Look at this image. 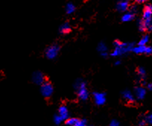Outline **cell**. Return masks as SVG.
I'll use <instances>...</instances> for the list:
<instances>
[{
  "instance_id": "6da1fadb",
  "label": "cell",
  "mask_w": 152,
  "mask_h": 126,
  "mask_svg": "<svg viewBox=\"0 0 152 126\" xmlns=\"http://www.w3.org/2000/svg\"><path fill=\"white\" fill-rule=\"evenodd\" d=\"M113 45L114 49L110 53V55L113 57H119L132 52L134 47V43H122L119 40L114 41Z\"/></svg>"
},
{
  "instance_id": "7a4b0ae2",
  "label": "cell",
  "mask_w": 152,
  "mask_h": 126,
  "mask_svg": "<svg viewBox=\"0 0 152 126\" xmlns=\"http://www.w3.org/2000/svg\"><path fill=\"white\" fill-rule=\"evenodd\" d=\"M75 87L76 90H77V93H78V96L81 100L86 101L89 98V92L87 89V85L86 83L82 80H78L75 82Z\"/></svg>"
},
{
  "instance_id": "3957f363",
  "label": "cell",
  "mask_w": 152,
  "mask_h": 126,
  "mask_svg": "<svg viewBox=\"0 0 152 126\" xmlns=\"http://www.w3.org/2000/svg\"><path fill=\"white\" fill-rule=\"evenodd\" d=\"M60 52V46L58 44H53L48 46L45 51V55L49 60H54L58 57Z\"/></svg>"
},
{
  "instance_id": "277c9868",
  "label": "cell",
  "mask_w": 152,
  "mask_h": 126,
  "mask_svg": "<svg viewBox=\"0 0 152 126\" xmlns=\"http://www.w3.org/2000/svg\"><path fill=\"white\" fill-rule=\"evenodd\" d=\"M53 86L50 82L47 81L40 85V93L43 97L49 98L53 93Z\"/></svg>"
},
{
  "instance_id": "5b68a950",
  "label": "cell",
  "mask_w": 152,
  "mask_h": 126,
  "mask_svg": "<svg viewBox=\"0 0 152 126\" xmlns=\"http://www.w3.org/2000/svg\"><path fill=\"white\" fill-rule=\"evenodd\" d=\"M133 52L137 55H151L152 54V46H140L137 45V46H134L133 49Z\"/></svg>"
},
{
  "instance_id": "8992f818",
  "label": "cell",
  "mask_w": 152,
  "mask_h": 126,
  "mask_svg": "<svg viewBox=\"0 0 152 126\" xmlns=\"http://www.w3.org/2000/svg\"><path fill=\"white\" fill-rule=\"evenodd\" d=\"M32 81L37 85H41L45 81H46V76L40 71H35L32 74Z\"/></svg>"
},
{
  "instance_id": "52a82bcc",
  "label": "cell",
  "mask_w": 152,
  "mask_h": 126,
  "mask_svg": "<svg viewBox=\"0 0 152 126\" xmlns=\"http://www.w3.org/2000/svg\"><path fill=\"white\" fill-rule=\"evenodd\" d=\"M130 1L129 0H119L116 3V8L119 13H125L130 8Z\"/></svg>"
},
{
  "instance_id": "ba28073f",
  "label": "cell",
  "mask_w": 152,
  "mask_h": 126,
  "mask_svg": "<svg viewBox=\"0 0 152 126\" xmlns=\"http://www.w3.org/2000/svg\"><path fill=\"white\" fill-rule=\"evenodd\" d=\"M93 99L95 103L97 105H103L106 102V95L103 93L96 92L93 93Z\"/></svg>"
},
{
  "instance_id": "9c48e42d",
  "label": "cell",
  "mask_w": 152,
  "mask_h": 126,
  "mask_svg": "<svg viewBox=\"0 0 152 126\" xmlns=\"http://www.w3.org/2000/svg\"><path fill=\"white\" fill-rule=\"evenodd\" d=\"M122 98L128 103H134L135 102V98H134V94L130 90H124L122 92Z\"/></svg>"
},
{
  "instance_id": "30bf717a",
  "label": "cell",
  "mask_w": 152,
  "mask_h": 126,
  "mask_svg": "<svg viewBox=\"0 0 152 126\" xmlns=\"http://www.w3.org/2000/svg\"><path fill=\"white\" fill-rule=\"evenodd\" d=\"M134 93H135L136 98L139 100H141V99H144V97L145 96L146 90L142 87H137L134 89Z\"/></svg>"
},
{
  "instance_id": "8fae6325",
  "label": "cell",
  "mask_w": 152,
  "mask_h": 126,
  "mask_svg": "<svg viewBox=\"0 0 152 126\" xmlns=\"http://www.w3.org/2000/svg\"><path fill=\"white\" fill-rule=\"evenodd\" d=\"M135 16L136 14L133 13L132 11H127V12L124 13L123 15L122 16L121 20H122L123 23H128V22H131L132 21V20H134V18H135Z\"/></svg>"
},
{
  "instance_id": "7c38bea8",
  "label": "cell",
  "mask_w": 152,
  "mask_h": 126,
  "mask_svg": "<svg viewBox=\"0 0 152 126\" xmlns=\"http://www.w3.org/2000/svg\"><path fill=\"white\" fill-rule=\"evenodd\" d=\"M97 50L99 52L101 56L104 57V58H106L108 55L107 46V45L105 44L104 43H103V42H101V43H99L97 47Z\"/></svg>"
},
{
  "instance_id": "4fadbf2b",
  "label": "cell",
  "mask_w": 152,
  "mask_h": 126,
  "mask_svg": "<svg viewBox=\"0 0 152 126\" xmlns=\"http://www.w3.org/2000/svg\"><path fill=\"white\" fill-rule=\"evenodd\" d=\"M58 114L61 116L64 120H66L69 118L68 108L66 105H61L58 108Z\"/></svg>"
},
{
  "instance_id": "5bb4252c",
  "label": "cell",
  "mask_w": 152,
  "mask_h": 126,
  "mask_svg": "<svg viewBox=\"0 0 152 126\" xmlns=\"http://www.w3.org/2000/svg\"><path fill=\"white\" fill-rule=\"evenodd\" d=\"M143 20H150L152 19V8L151 5H146L143 9L142 12Z\"/></svg>"
},
{
  "instance_id": "9a60e30c",
  "label": "cell",
  "mask_w": 152,
  "mask_h": 126,
  "mask_svg": "<svg viewBox=\"0 0 152 126\" xmlns=\"http://www.w3.org/2000/svg\"><path fill=\"white\" fill-rule=\"evenodd\" d=\"M71 32V26L68 22L64 23L59 27V32L61 34H66Z\"/></svg>"
},
{
  "instance_id": "2e32d148",
  "label": "cell",
  "mask_w": 152,
  "mask_h": 126,
  "mask_svg": "<svg viewBox=\"0 0 152 126\" xmlns=\"http://www.w3.org/2000/svg\"><path fill=\"white\" fill-rule=\"evenodd\" d=\"M76 7L72 2H68L65 6V11L67 14H72L75 11Z\"/></svg>"
},
{
  "instance_id": "e0dca14e",
  "label": "cell",
  "mask_w": 152,
  "mask_h": 126,
  "mask_svg": "<svg viewBox=\"0 0 152 126\" xmlns=\"http://www.w3.org/2000/svg\"><path fill=\"white\" fill-rule=\"evenodd\" d=\"M149 41V37L148 35H144L141 39L140 40V41L138 42L137 45H140V46H146Z\"/></svg>"
},
{
  "instance_id": "ac0fdd59",
  "label": "cell",
  "mask_w": 152,
  "mask_h": 126,
  "mask_svg": "<svg viewBox=\"0 0 152 126\" xmlns=\"http://www.w3.org/2000/svg\"><path fill=\"white\" fill-rule=\"evenodd\" d=\"M137 74H138V75L140 76V78H141L142 80H143V79L145 78V75H146L145 70L143 67H139V68L137 69Z\"/></svg>"
},
{
  "instance_id": "d6986e66",
  "label": "cell",
  "mask_w": 152,
  "mask_h": 126,
  "mask_svg": "<svg viewBox=\"0 0 152 126\" xmlns=\"http://www.w3.org/2000/svg\"><path fill=\"white\" fill-rule=\"evenodd\" d=\"M137 26H138V29L140 32H145L146 31L145 26L144 22H143L142 19H141V20H139L138 21H137Z\"/></svg>"
},
{
  "instance_id": "ffe728a7",
  "label": "cell",
  "mask_w": 152,
  "mask_h": 126,
  "mask_svg": "<svg viewBox=\"0 0 152 126\" xmlns=\"http://www.w3.org/2000/svg\"><path fill=\"white\" fill-rule=\"evenodd\" d=\"M78 119L77 118H68L66 120H65V123L66 125L69 126H74L75 125L76 122H77Z\"/></svg>"
},
{
  "instance_id": "44dd1931",
  "label": "cell",
  "mask_w": 152,
  "mask_h": 126,
  "mask_svg": "<svg viewBox=\"0 0 152 126\" xmlns=\"http://www.w3.org/2000/svg\"><path fill=\"white\" fill-rule=\"evenodd\" d=\"M87 120L84 119H78L77 122H76L75 125L74 126H87Z\"/></svg>"
},
{
  "instance_id": "7402d4cb",
  "label": "cell",
  "mask_w": 152,
  "mask_h": 126,
  "mask_svg": "<svg viewBox=\"0 0 152 126\" xmlns=\"http://www.w3.org/2000/svg\"><path fill=\"white\" fill-rule=\"evenodd\" d=\"M63 121H64V120L63 119V118L59 115V114L55 115V116H54V122H55V124L60 125Z\"/></svg>"
},
{
  "instance_id": "603a6c76",
  "label": "cell",
  "mask_w": 152,
  "mask_h": 126,
  "mask_svg": "<svg viewBox=\"0 0 152 126\" xmlns=\"http://www.w3.org/2000/svg\"><path fill=\"white\" fill-rule=\"evenodd\" d=\"M145 119L146 122L148 123V124H152V114H148L145 117Z\"/></svg>"
},
{
  "instance_id": "cb8c5ba5",
  "label": "cell",
  "mask_w": 152,
  "mask_h": 126,
  "mask_svg": "<svg viewBox=\"0 0 152 126\" xmlns=\"http://www.w3.org/2000/svg\"><path fill=\"white\" fill-rule=\"evenodd\" d=\"M109 126H120V125H119V122L116 121V120H113Z\"/></svg>"
},
{
  "instance_id": "d4e9b609",
  "label": "cell",
  "mask_w": 152,
  "mask_h": 126,
  "mask_svg": "<svg viewBox=\"0 0 152 126\" xmlns=\"http://www.w3.org/2000/svg\"><path fill=\"white\" fill-rule=\"evenodd\" d=\"M129 11H132L133 13H134V14H137V7L136 6V5H132V6L130 7V10Z\"/></svg>"
},
{
  "instance_id": "484cf974",
  "label": "cell",
  "mask_w": 152,
  "mask_h": 126,
  "mask_svg": "<svg viewBox=\"0 0 152 126\" xmlns=\"http://www.w3.org/2000/svg\"><path fill=\"white\" fill-rule=\"evenodd\" d=\"M146 121H145V119H142V120H140V122H139V125L140 126H145L146 125Z\"/></svg>"
},
{
  "instance_id": "4316f807",
  "label": "cell",
  "mask_w": 152,
  "mask_h": 126,
  "mask_svg": "<svg viewBox=\"0 0 152 126\" xmlns=\"http://www.w3.org/2000/svg\"><path fill=\"white\" fill-rule=\"evenodd\" d=\"M134 1L137 4H142L147 2L148 0H134Z\"/></svg>"
},
{
  "instance_id": "83f0119b",
  "label": "cell",
  "mask_w": 152,
  "mask_h": 126,
  "mask_svg": "<svg viewBox=\"0 0 152 126\" xmlns=\"http://www.w3.org/2000/svg\"><path fill=\"white\" fill-rule=\"evenodd\" d=\"M147 88L149 90H152V84H148Z\"/></svg>"
},
{
  "instance_id": "f1b7e54d",
  "label": "cell",
  "mask_w": 152,
  "mask_h": 126,
  "mask_svg": "<svg viewBox=\"0 0 152 126\" xmlns=\"http://www.w3.org/2000/svg\"><path fill=\"white\" fill-rule=\"evenodd\" d=\"M121 64V62H120V61H116V62H115V65L116 66H118V65H119V64Z\"/></svg>"
},
{
  "instance_id": "f546056e",
  "label": "cell",
  "mask_w": 152,
  "mask_h": 126,
  "mask_svg": "<svg viewBox=\"0 0 152 126\" xmlns=\"http://www.w3.org/2000/svg\"><path fill=\"white\" fill-rule=\"evenodd\" d=\"M151 8H152V5H151Z\"/></svg>"
}]
</instances>
